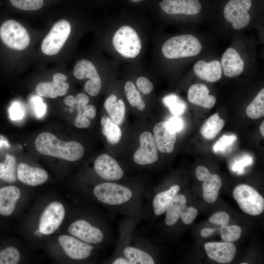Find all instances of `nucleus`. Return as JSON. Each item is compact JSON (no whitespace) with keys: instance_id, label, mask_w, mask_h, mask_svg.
<instances>
[{"instance_id":"393cba45","label":"nucleus","mask_w":264,"mask_h":264,"mask_svg":"<svg viewBox=\"0 0 264 264\" xmlns=\"http://www.w3.org/2000/svg\"><path fill=\"white\" fill-rule=\"evenodd\" d=\"M187 98L191 103L207 109L212 108L216 103V97L209 94L208 88L202 84L191 86L188 90Z\"/></svg>"},{"instance_id":"c756f323","label":"nucleus","mask_w":264,"mask_h":264,"mask_svg":"<svg viewBox=\"0 0 264 264\" xmlns=\"http://www.w3.org/2000/svg\"><path fill=\"white\" fill-rule=\"evenodd\" d=\"M17 163L15 157L7 154L4 160L0 162V179L13 183L17 179Z\"/></svg>"},{"instance_id":"20e7f679","label":"nucleus","mask_w":264,"mask_h":264,"mask_svg":"<svg viewBox=\"0 0 264 264\" xmlns=\"http://www.w3.org/2000/svg\"><path fill=\"white\" fill-rule=\"evenodd\" d=\"M112 44L115 50L126 58H135L138 55L142 48L137 33L128 25L121 26L115 33Z\"/></svg>"},{"instance_id":"8fccbe9b","label":"nucleus","mask_w":264,"mask_h":264,"mask_svg":"<svg viewBox=\"0 0 264 264\" xmlns=\"http://www.w3.org/2000/svg\"><path fill=\"white\" fill-rule=\"evenodd\" d=\"M64 103L67 106L71 108H75V97L72 95H69L66 96L64 99Z\"/></svg>"},{"instance_id":"f704fd0d","label":"nucleus","mask_w":264,"mask_h":264,"mask_svg":"<svg viewBox=\"0 0 264 264\" xmlns=\"http://www.w3.org/2000/svg\"><path fill=\"white\" fill-rule=\"evenodd\" d=\"M20 259V252L14 246H8L0 250V264H17Z\"/></svg>"},{"instance_id":"49530a36","label":"nucleus","mask_w":264,"mask_h":264,"mask_svg":"<svg viewBox=\"0 0 264 264\" xmlns=\"http://www.w3.org/2000/svg\"><path fill=\"white\" fill-rule=\"evenodd\" d=\"M83 114L88 119L94 118L96 114L95 107L92 105H86L84 108Z\"/></svg>"},{"instance_id":"cd10ccee","label":"nucleus","mask_w":264,"mask_h":264,"mask_svg":"<svg viewBox=\"0 0 264 264\" xmlns=\"http://www.w3.org/2000/svg\"><path fill=\"white\" fill-rule=\"evenodd\" d=\"M104 106L112 121L118 126L123 123L126 107L122 99H118L115 95L111 94L105 101Z\"/></svg>"},{"instance_id":"a18cd8bd","label":"nucleus","mask_w":264,"mask_h":264,"mask_svg":"<svg viewBox=\"0 0 264 264\" xmlns=\"http://www.w3.org/2000/svg\"><path fill=\"white\" fill-rule=\"evenodd\" d=\"M9 112L10 118L14 120H20L24 115V110L23 106L18 102H14L12 104Z\"/></svg>"},{"instance_id":"5701e85b","label":"nucleus","mask_w":264,"mask_h":264,"mask_svg":"<svg viewBox=\"0 0 264 264\" xmlns=\"http://www.w3.org/2000/svg\"><path fill=\"white\" fill-rule=\"evenodd\" d=\"M20 196V190L16 186L9 185L0 187V216H11Z\"/></svg>"},{"instance_id":"9b49d317","label":"nucleus","mask_w":264,"mask_h":264,"mask_svg":"<svg viewBox=\"0 0 264 264\" xmlns=\"http://www.w3.org/2000/svg\"><path fill=\"white\" fill-rule=\"evenodd\" d=\"M73 73L75 78L79 80L90 79L85 83L84 90L92 96L98 95L101 88V79L96 67L90 61L82 59L77 62Z\"/></svg>"},{"instance_id":"79ce46f5","label":"nucleus","mask_w":264,"mask_h":264,"mask_svg":"<svg viewBox=\"0 0 264 264\" xmlns=\"http://www.w3.org/2000/svg\"><path fill=\"white\" fill-rule=\"evenodd\" d=\"M31 104L34 111L38 117L43 116L45 113L46 105L39 96H34L31 99Z\"/></svg>"},{"instance_id":"4468645a","label":"nucleus","mask_w":264,"mask_h":264,"mask_svg":"<svg viewBox=\"0 0 264 264\" xmlns=\"http://www.w3.org/2000/svg\"><path fill=\"white\" fill-rule=\"evenodd\" d=\"M93 168L103 181H118L124 175V172L118 162L107 154H102L96 158Z\"/></svg>"},{"instance_id":"6ab92c4d","label":"nucleus","mask_w":264,"mask_h":264,"mask_svg":"<svg viewBox=\"0 0 264 264\" xmlns=\"http://www.w3.org/2000/svg\"><path fill=\"white\" fill-rule=\"evenodd\" d=\"M159 6L165 13L171 15H195L201 9L199 0H163Z\"/></svg>"},{"instance_id":"c9c22d12","label":"nucleus","mask_w":264,"mask_h":264,"mask_svg":"<svg viewBox=\"0 0 264 264\" xmlns=\"http://www.w3.org/2000/svg\"><path fill=\"white\" fill-rule=\"evenodd\" d=\"M222 239L225 242H233L238 240L242 233V228L238 225H227L220 228Z\"/></svg>"},{"instance_id":"09e8293b","label":"nucleus","mask_w":264,"mask_h":264,"mask_svg":"<svg viewBox=\"0 0 264 264\" xmlns=\"http://www.w3.org/2000/svg\"><path fill=\"white\" fill-rule=\"evenodd\" d=\"M109 262L112 264H129L128 260L122 256L113 257Z\"/></svg>"},{"instance_id":"2f4dec72","label":"nucleus","mask_w":264,"mask_h":264,"mask_svg":"<svg viewBox=\"0 0 264 264\" xmlns=\"http://www.w3.org/2000/svg\"><path fill=\"white\" fill-rule=\"evenodd\" d=\"M162 102L174 116L182 115L187 108L186 103L175 94L165 96L162 99Z\"/></svg>"},{"instance_id":"aec40b11","label":"nucleus","mask_w":264,"mask_h":264,"mask_svg":"<svg viewBox=\"0 0 264 264\" xmlns=\"http://www.w3.org/2000/svg\"><path fill=\"white\" fill-rule=\"evenodd\" d=\"M204 248L210 258L221 264L232 262L236 253L235 245L229 242H207Z\"/></svg>"},{"instance_id":"423d86ee","label":"nucleus","mask_w":264,"mask_h":264,"mask_svg":"<svg viewBox=\"0 0 264 264\" xmlns=\"http://www.w3.org/2000/svg\"><path fill=\"white\" fill-rule=\"evenodd\" d=\"M233 195L241 209L245 213L257 216L263 212L264 198L251 186L240 184L234 188Z\"/></svg>"},{"instance_id":"37998d69","label":"nucleus","mask_w":264,"mask_h":264,"mask_svg":"<svg viewBox=\"0 0 264 264\" xmlns=\"http://www.w3.org/2000/svg\"><path fill=\"white\" fill-rule=\"evenodd\" d=\"M252 163V158L249 155H245L233 164L232 166V170L238 174H241L243 172L244 168L251 165Z\"/></svg>"},{"instance_id":"603ef678","label":"nucleus","mask_w":264,"mask_h":264,"mask_svg":"<svg viewBox=\"0 0 264 264\" xmlns=\"http://www.w3.org/2000/svg\"><path fill=\"white\" fill-rule=\"evenodd\" d=\"M260 131L262 135L264 136V121H263L260 126Z\"/></svg>"},{"instance_id":"39448f33","label":"nucleus","mask_w":264,"mask_h":264,"mask_svg":"<svg viewBox=\"0 0 264 264\" xmlns=\"http://www.w3.org/2000/svg\"><path fill=\"white\" fill-rule=\"evenodd\" d=\"M68 231L71 236L92 245L105 244L109 239V232L106 227L93 225L85 219L72 222Z\"/></svg>"},{"instance_id":"f8f14e48","label":"nucleus","mask_w":264,"mask_h":264,"mask_svg":"<svg viewBox=\"0 0 264 264\" xmlns=\"http://www.w3.org/2000/svg\"><path fill=\"white\" fill-rule=\"evenodd\" d=\"M120 246L113 257L122 256L126 258L129 264H154L155 261L151 254L145 248L143 243L135 242L132 244L128 239L121 238Z\"/></svg>"},{"instance_id":"b1692460","label":"nucleus","mask_w":264,"mask_h":264,"mask_svg":"<svg viewBox=\"0 0 264 264\" xmlns=\"http://www.w3.org/2000/svg\"><path fill=\"white\" fill-rule=\"evenodd\" d=\"M221 66L226 76L234 77L242 72L244 64L239 53L235 49L229 47L222 55Z\"/></svg>"},{"instance_id":"864d4df0","label":"nucleus","mask_w":264,"mask_h":264,"mask_svg":"<svg viewBox=\"0 0 264 264\" xmlns=\"http://www.w3.org/2000/svg\"><path fill=\"white\" fill-rule=\"evenodd\" d=\"M129 0L134 3H138V2H140L143 1V0Z\"/></svg>"},{"instance_id":"412c9836","label":"nucleus","mask_w":264,"mask_h":264,"mask_svg":"<svg viewBox=\"0 0 264 264\" xmlns=\"http://www.w3.org/2000/svg\"><path fill=\"white\" fill-rule=\"evenodd\" d=\"M17 178L26 185L35 186L45 182L48 179V174L42 168L20 163L17 167Z\"/></svg>"},{"instance_id":"f03ea898","label":"nucleus","mask_w":264,"mask_h":264,"mask_svg":"<svg viewBox=\"0 0 264 264\" xmlns=\"http://www.w3.org/2000/svg\"><path fill=\"white\" fill-rule=\"evenodd\" d=\"M36 150L41 154L57 157L69 161L80 159L84 148L76 141H63L49 132L39 134L35 140Z\"/></svg>"},{"instance_id":"ddd939ff","label":"nucleus","mask_w":264,"mask_h":264,"mask_svg":"<svg viewBox=\"0 0 264 264\" xmlns=\"http://www.w3.org/2000/svg\"><path fill=\"white\" fill-rule=\"evenodd\" d=\"M140 145L133 155V160L138 165L153 164L158 159L157 149L154 135L145 131L139 136Z\"/></svg>"},{"instance_id":"a19ab883","label":"nucleus","mask_w":264,"mask_h":264,"mask_svg":"<svg viewBox=\"0 0 264 264\" xmlns=\"http://www.w3.org/2000/svg\"><path fill=\"white\" fill-rule=\"evenodd\" d=\"M138 89L144 94H148L152 92L154 86L151 82L144 76L139 77L136 80Z\"/></svg>"},{"instance_id":"4be33fe9","label":"nucleus","mask_w":264,"mask_h":264,"mask_svg":"<svg viewBox=\"0 0 264 264\" xmlns=\"http://www.w3.org/2000/svg\"><path fill=\"white\" fill-rule=\"evenodd\" d=\"M153 132L158 150L162 153H172L174 150L176 133L171 132L167 128L165 121L156 124Z\"/></svg>"},{"instance_id":"473e14b6","label":"nucleus","mask_w":264,"mask_h":264,"mask_svg":"<svg viewBox=\"0 0 264 264\" xmlns=\"http://www.w3.org/2000/svg\"><path fill=\"white\" fill-rule=\"evenodd\" d=\"M247 116L257 119L264 115V89H262L246 109Z\"/></svg>"},{"instance_id":"72a5a7b5","label":"nucleus","mask_w":264,"mask_h":264,"mask_svg":"<svg viewBox=\"0 0 264 264\" xmlns=\"http://www.w3.org/2000/svg\"><path fill=\"white\" fill-rule=\"evenodd\" d=\"M125 91L127 100L132 107H136L139 110H144L146 107L145 103L132 82L127 81L126 83Z\"/></svg>"},{"instance_id":"a878e982","label":"nucleus","mask_w":264,"mask_h":264,"mask_svg":"<svg viewBox=\"0 0 264 264\" xmlns=\"http://www.w3.org/2000/svg\"><path fill=\"white\" fill-rule=\"evenodd\" d=\"M194 71L199 78L211 83L218 81L222 76L221 66L217 60L208 63L198 61L194 65Z\"/></svg>"},{"instance_id":"4c0bfd02","label":"nucleus","mask_w":264,"mask_h":264,"mask_svg":"<svg viewBox=\"0 0 264 264\" xmlns=\"http://www.w3.org/2000/svg\"><path fill=\"white\" fill-rule=\"evenodd\" d=\"M237 138V136L235 134L222 135L215 143L213 146L214 152L217 153L225 151L235 143Z\"/></svg>"},{"instance_id":"bb28decb","label":"nucleus","mask_w":264,"mask_h":264,"mask_svg":"<svg viewBox=\"0 0 264 264\" xmlns=\"http://www.w3.org/2000/svg\"><path fill=\"white\" fill-rule=\"evenodd\" d=\"M180 189L178 185L175 184L154 196L152 205L155 215L160 216L166 212L175 197L178 194Z\"/></svg>"},{"instance_id":"0eeeda50","label":"nucleus","mask_w":264,"mask_h":264,"mask_svg":"<svg viewBox=\"0 0 264 264\" xmlns=\"http://www.w3.org/2000/svg\"><path fill=\"white\" fill-rule=\"evenodd\" d=\"M0 37L2 42L13 49H25L30 43V36L26 29L18 22L8 20L0 27Z\"/></svg>"},{"instance_id":"ea45409f","label":"nucleus","mask_w":264,"mask_h":264,"mask_svg":"<svg viewBox=\"0 0 264 264\" xmlns=\"http://www.w3.org/2000/svg\"><path fill=\"white\" fill-rule=\"evenodd\" d=\"M167 128L172 132L177 133L181 132L184 128V122L183 119L178 116H174L165 121Z\"/></svg>"},{"instance_id":"7ed1b4c3","label":"nucleus","mask_w":264,"mask_h":264,"mask_svg":"<svg viewBox=\"0 0 264 264\" xmlns=\"http://www.w3.org/2000/svg\"><path fill=\"white\" fill-rule=\"evenodd\" d=\"M202 46L195 36L190 34L173 37L166 41L162 47V52L170 59L193 57L198 55Z\"/></svg>"},{"instance_id":"7c9ffc66","label":"nucleus","mask_w":264,"mask_h":264,"mask_svg":"<svg viewBox=\"0 0 264 264\" xmlns=\"http://www.w3.org/2000/svg\"><path fill=\"white\" fill-rule=\"evenodd\" d=\"M102 133L106 137L108 142L114 145L118 143L122 137V131L119 126L115 124L108 116H103L100 120Z\"/></svg>"},{"instance_id":"a211bd4d","label":"nucleus","mask_w":264,"mask_h":264,"mask_svg":"<svg viewBox=\"0 0 264 264\" xmlns=\"http://www.w3.org/2000/svg\"><path fill=\"white\" fill-rule=\"evenodd\" d=\"M67 76L61 73H56L53 76L51 82H44L38 84L36 87V93L40 96L55 98L58 96L66 94L69 85L65 82Z\"/></svg>"},{"instance_id":"e433bc0d","label":"nucleus","mask_w":264,"mask_h":264,"mask_svg":"<svg viewBox=\"0 0 264 264\" xmlns=\"http://www.w3.org/2000/svg\"><path fill=\"white\" fill-rule=\"evenodd\" d=\"M16 8L24 10H36L44 4V0H10Z\"/></svg>"},{"instance_id":"6e6552de","label":"nucleus","mask_w":264,"mask_h":264,"mask_svg":"<svg viewBox=\"0 0 264 264\" xmlns=\"http://www.w3.org/2000/svg\"><path fill=\"white\" fill-rule=\"evenodd\" d=\"M70 31L71 26L67 21L62 20L57 22L43 40L41 45L42 52L47 55L57 54L68 39Z\"/></svg>"},{"instance_id":"de8ad7c7","label":"nucleus","mask_w":264,"mask_h":264,"mask_svg":"<svg viewBox=\"0 0 264 264\" xmlns=\"http://www.w3.org/2000/svg\"><path fill=\"white\" fill-rule=\"evenodd\" d=\"M75 104H80L84 105H88L89 102L88 96L84 93H79L75 97Z\"/></svg>"},{"instance_id":"c03bdc74","label":"nucleus","mask_w":264,"mask_h":264,"mask_svg":"<svg viewBox=\"0 0 264 264\" xmlns=\"http://www.w3.org/2000/svg\"><path fill=\"white\" fill-rule=\"evenodd\" d=\"M230 220V217L225 212H218L214 214L210 218L209 221L216 224L223 226L228 225Z\"/></svg>"},{"instance_id":"2eb2a0df","label":"nucleus","mask_w":264,"mask_h":264,"mask_svg":"<svg viewBox=\"0 0 264 264\" xmlns=\"http://www.w3.org/2000/svg\"><path fill=\"white\" fill-rule=\"evenodd\" d=\"M65 215L62 204L58 202L50 203L42 213L39 222V231L44 235L54 232L61 225Z\"/></svg>"},{"instance_id":"f3484780","label":"nucleus","mask_w":264,"mask_h":264,"mask_svg":"<svg viewBox=\"0 0 264 264\" xmlns=\"http://www.w3.org/2000/svg\"><path fill=\"white\" fill-rule=\"evenodd\" d=\"M196 176L198 180L203 182L202 186L204 200L210 203L215 202L222 186L220 176L211 174L206 167L202 166L197 167Z\"/></svg>"},{"instance_id":"f257e3e1","label":"nucleus","mask_w":264,"mask_h":264,"mask_svg":"<svg viewBox=\"0 0 264 264\" xmlns=\"http://www.w3.org/2000/svg\"><path fill=\"white\" fill-rule=\"evenodd\" d=\"M92 194L104 206L128 214L127 210L131 214L129 209L140 201L139 189L118 181L99 182L93 188Z\"/></svg>"},{"instance_id":"3c124183","label":"nucleus","mask_w":264,"mask_h":264,"mask_svg":"<svg viewBox=\"0 0 264 264\" xmlns=\"http://www.w3.org/2000/svg\"><path fill=\"white\" fill-rule=\"evenodd\" d=\"M216 229L205 228L200 231V235L203 237H207L211 235L215 231Z\"/></svg>"},{"instance_id":"c85d7f7f","label":"nucleus","mask_w":264,"mask_h":264,"mask_svg":"<svg viewBox=\"0 0 264 264\" xmlns=\"http://www.w3.org/2000/svg\"><path fill=\"white\" fill-rule=\"evenodd\" d=\"M224 125V121L220 119L218 113L211 115L200 129L202 136L207 140L214 139L220 133Z\"/></svg>"},{"instance_id":"58836bf2","label":"nucleus","mask_w":264,"mask_h":264,"mask_svg":"<svg viewBox=\"0 0 264 264\" xmlns=\"http://www.w3.org/2000/svg\"><path fill=\"white\" fill-rule=\"evenodd\" d=\"M86 106V105L83 104H75V108L77 111V115L74 120V125L78 128H87L90 125L91 122L89 119L83 114L84 108Z\"/></svg>"},{"instance_id":"1a4fd4ad","label":"nucleus","mask_w":264,"mask_h":264,"mask_svg":"<svg viewBox=\"0 0 264 264\" xmlns=\"http://www.w3.org/2000/svg\"><path fill=\"white\" fill-rule=\"evenodd\" d=\"M187 199L183 194H177L166 211L165 223L169 226L174 225L179 218L185 224L192 223L198 215V210L193 207L186 206Z\"/></svg>"},{"instance_id":"dca6fc26","label":"nucleus","mask_w":264,"mask_h":264,"mask_svg":"<svg viewBox=\"0 0 264 264\" xmlns=\"http://www.w3.org/2000/svg\"><path fill=\"white\" fill-rule=\"evenodd\" d=\"M58 241L66 254L74 260H83L92 254L94 247L72 236L64 235L58 238Z\"/></svg>"},{"instance_id":"5fc2aeb1","label":"nucleus","mask_w":264,"mask_h":264,"mask_svg":"<svg viewBox=\"0 0 264 264\" xmlns=\"http://www.w3.org/2000/svg\"><path fill=\"white\" fill-rule=\"evenodd\" d=\"M241 264H247V263H242Z\"/></svg>"},{"instance_id":"9d476101","label":"nucleus","mask_w":264,"mask_h":264,"mask_svg":"<svg viewBox=\"0 0 264 264\" xmlns=\"http://www.w3.org/2000/svg\"><path fill=\"white\" fill-rule=\"evenodd\" d=\"M251 6V0H230L224 8V17L235 29H241L246 27L250 21L248 12Z\"/></svg>"}]
</instances>
